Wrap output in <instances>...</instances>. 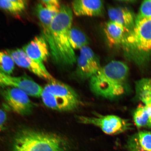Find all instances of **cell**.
<instances>
[{"mask_svg": "<svg viewBox=\"0 0 151 151\" xmlns=\"http://www.w3.org/2000/svg\"><path fill=\"white\" fill-rule=\"evenodd\" d=\"M70 142L52 132L24 129L14 138L12 151H71Z\"/></svg>", "mask_w": 151, "mask_h": 151, "instance_id": "3957f363", "label": "cell"}, {"mask_svg": "<svg viewBox=\"0 0 151 151\" xmlns=\"http://www.w3.org/2000/svg\"><path fill=\"white\" fill-rule=\"evenodd\" d=\"M139 99L145 104L151 103V94H143L139 95Z\"/></svg>", "mask_w": 151, "mask_h": 151, "instance_id": "603a6c76", "label": "cell"}, {"mask_svg": "<svg viewBox=\"0 0 151 151\" xmlns=\"http://www.w3.org/2000/svg\"><path fill=\"white\" fill-rule=\"evenodd\" d=\"M71 5L73 12L77 16H98L104 11L103 1L99 0H77Z\"/></svg>", "mask_w": 151, "mask_h": 151, "instance_id": "7c38bea8", "label": "cell"}, {"mask_svg": "<svg viewBox=\"0 0 151 151\" xmlns=\"http://www.w3.org/2000/svg\"><path fill=\"white\" fill-rule=\"evenodd\" d=\"M148 126L149 127L151 128V115L149 116V119L148 124Z\"/></svg>", "mask_w": 151, "mask_h": 151, "instance_id": "cb8c5ba5", "label": "cell"}, {"mask_svg": "<svg viewBox=\"0 0 151 151\" xmlns=\"http://www.w3.org/2000/svg\"><path fill=\"white\" fill-rule=\"evenodd\" d=\"M137 17L151 18V0L143 1L141 5L139 14Z\"/></svg>", "mask_w": 151, "mask_h": 151, "instance_id": "44dd1931", "label": "cell"}, {"mask_svg": "<svg viewBox=\"0 0 151 151\" xmlns=\"http://www.w3.org/2000/svg\"><path fill=\"white\" fill-rule=\"evenodd\" d=\"M127 148V151H151V132H139L128 141Z\"/></svg>", "mask_w": 151, "mask_h": 151, "instance_id": "9a60e30c", "label": "cell"}, {"mask_svg": "<svg viewBox=\"0 0 151 151\" xmlns=\"http://www.w3.org/2000/svg\"><path fill=\"white\" fill-rule=\"evenodd\" d=\"M136 89L138 95L151 94V78H143L137 81L136 84Z\"/></svg>", "mask_w": 151, "mask_h": 151, "instance_id": "ffe728a7", "label": "cell"}, {"mask_svg": "<svg viewBox=\"0 0 151 151\" xmlns=\"http://www.w3.org/2000/svg\"><path fill=\"white\" fill-rule=\"evenodd\" d=\"M6 52L12 58L15 63L19 67L28 69L40 78L48 81L54 78L46 68L42 67L31 59L22 49L7 50Z\"/></svg>", "mask_w": 151, "mask_h": 151, "instance_id": "30bf717a", "label": "cell"}, {"mask_svg": "<svg viewBox=\"0 0 151 151\" xmlns=\"http://www.w3.org/2000/svg\"><path fill=\"white\" fill-rule=\"evenodd\" d=\"M149 116L145 106L139 105L134 112L133 120L137 127L141 128L148 126Z\"/></svg>", "mask_w": 151, "mask_h": 151, "instance_id": "ac0fdd59", "label": "cell"}, {"mask_svg": "<svg viewBox=\"0 0 151 151\" xmlns=\"http://www.w3.org/2000/svg\"><path fill=\"white\" fill-rule=\"evenodd\" d=\"M104 32L109 45L114 47L122 46L127 33L122 25L111 21L105 24Z\"/></svg>", "mask_w": 151, "mask_h": 151, "instance_id": "5bb4252c", "label": "cell"}, {"mask_svg": "<svg viewBox=\"0 0 151 151\" xmlns=\"http://www.w3.org/2000/svg\"><path fill=\"white\" fill-rule=\"evenodd\" d=\"M69 40L71 48L73 50H80L88 46L89 43L87 37L81 30L72 27L69 31Z\"/></svg>", "mask_w": 151, "mask_h": 151, "instance_id": "2e32d148", "label": "cell"}, {"mask_svg": "<svg viewBox=\"0 0 151 151\" xmlns=\"http://www.w3.org/2000/svg\"><path fill=\"white\" fill-rule=\"evenodd\" d=\"M41 97L48 108L62 112L75 110L82 104L75 90L69 85L55 78L48 81L43 88Z\"/></svg>", "mask_w": 151, "mask_h": 151, "instance_id": "277c9868", "label": "cell"}, {"mask_svg": "<svg viewBox=\"0 0 151 151\" xmlns=\"http://www.w3.org/2000/svg\"><path fill=\"white\" fill-rule=\"evenodd\" d=\"M7 120V113L4 109L0 108V132L2 131Z\"/></svg>", "mask_w": 151, "mask_h": 151, "instance_id": "7402d4cb", "label": "cell"}, {"mask_svg": "<svg viewBox=\"0 0 151 151\" xmlns=\"http://www.w3.org/2000/svg\"><path fill=\"white\" fill-rule=\"evenodd\" d=\"M73 12L68 6L63 5L53 19L51 29L54 47L53 59L57 63L71 66L76 62L74 50L69 40V33L72 26Z\"/></svg>", "mask_w": 151, "mask_h": 151, "instance_id": "7a4b0ae2", "label": "cell"}, {"mask_svg": "<svg viewBox=\"0 0 151 151\" xmlns=\"http://www.w3.org/2000/svg\"><path fill=\"white\" fill-rule=\"evenodd\" d=\"M27 5V1L24 0L0 1V9L14 14H18L23 12Z\"/></svg>", "mask_w": 151, "mask_h": 151, "instance_id": "e0dca14e", "label": "cell"}, {"mask_svg": "<svg viewBox=\"0 0 151 151\" xmlns=\"http://www.w3.org/2000/svg\"><path fill=\"white\" fill-rule=\"evenodd\" d=\"M122 46L127 52H151V18L136 19L134 26L126 33Z\"/></svg>", "mask_w": 151, "mask_h": 151, "instance_id": "5b68a950", "label": "cell"}, {"mask_svg": "<svg viewBox=\"0 0 151 151\" xmlns=\"http://www.w3.org/2000/svg\"><path fill=\"white\" fill-rule=\"evenodd\" d=\"M18 88L29 96L41 97L43 88L27 76H12L0 71V88Z\"/></svg>", "mask_w": 151, "mask_h": 151, "instance_id": "9c48e42d", "label": "cell"}, {"mask_svg": "<svg viewBox=\"0 0 151 151\" xmlns=\"http://www.w3.org/2000/svg\"><path fill=\"white\" fill-rule=\"evenodd\" d=\"M22 50L31 59L42 67L46 68L43 62L46 61L48 58L50 49L43 36L36 37L23 47Z\"/></svg>", "mask_w": 151, "mask_h": 151, "instance_id": "8fae6325", "label": "cell"}, {"mask_svg": "<svg viewBox=\"0 0 151 151\" xmlns=\"http://www.w3.org/2000/svg\"><path fill=\"white\" fill-rule=\"evenodd\" d=\"M107 12L110 21L120 24L127 33L131 31L134 26V15L127 7H112L109 9Z\"/></svg>", "mask_w": 151, "mask_h": 151, "instance_id": "4fadbf2b", "label": "cell"}, {"mask_svg": "<svg viewBox=\"0 0 151 151\" xmlns=\"http://www.w3.org/2000/svg\"><path fill=\"white\" fill-rule=\"evenodd\" d=\"M15 64L12 58L6 51L0 50V71L11 75L14 69Z\"/></svg>", "mask_w": 151, "mask_h": 151, "instance_id": "d6986e66", "label": "cell"}, {"mask_svg": "<svg viewBox=\"0 0 151 151\" xmlns=\"http://www.w3.org/2000/svg\"><path fill=\"white\" fill-rule=\"evenodd\" d=\"M76 63V74L83 80L90 79L101 67L99 57L88 46L81 49Z\"/></svg>", "mask_w": 151, "mask_h": 151, "instance_id": "ba28073f", "label": "cell"}, {"mask_svg": "<svg viewBox=\"0 0 151 151\" xmlns=\"http://www.w3.org/2000/svg\"><path fill=\"white\" fill-rule=\"evenodd\" d=\"M77 121L80 123L97 127L109 135H116L127 131L130 126L127 120L113 115L96 114L93 116H78Z\"/></svg>", "mask_w": 151, "mask_h": 151, "instance_id": "8992f818", "label": "cell"}, {"mask_svg": "<svg viewBox=\"0 0 151 151\" xmlns=\"http://www.w3.org/2000/svg\"><path fill=\"white\" fill-rule=\"evenodd\" d=\"M129 68L124 62L114 60L101 67L90 80V86L96 95L107 99H114L125 91Z\"/></svg>", "mask_w": 151, "mask_h": 151, "instance_id": "6da1fadb", "label": "cell"}, {"mask_svg": "<svg viewBox=\"0 0 151 151\" xmlns=\"http://www.w3.org/2000/svg\"><path fill=\"white\" fill-rule=\"evenodd\" d=\"M0 92L5 102L12 110L18 114L25 116L30 114L34 106L27 93L18 88L3 87Z\"/></svg>", "mask_w": 151, "mask_h": 151, "instance_id": "52a82bcc", "label": "cell"}]
</instances>
